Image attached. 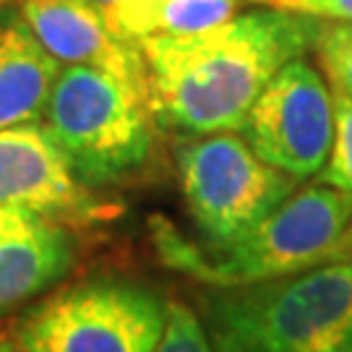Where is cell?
Masks as SVG:
<instances>
[{
  "instance_id": "12",
  "label": "cell",
  "mask_w": 352,
  "mask_h": 352,
  "mask_svg": "<svg viewBox=\"0 0 352 352\" xmlns=\"http://www.w3.org/2000/svg\"><path fill=\"white\" fill-rule=\"evenodd\" d=\"M232 16H238V0H113L104 8L110 29L133 45L199 34Z\"/></svg>"
},
{
  "instance_id": "15",
  "label": "cell",
  "mask_w": 352,
  "mask_h": 352,
  "mask_svg": "<svg viewBox=\"0 0 352 352\" xmlns=\"http://www.w3.org/2000/svg\"><path fill=\"white\" fill-rule=\"evenodd\" d=\"M151 352H217L204 329V321L186 302H167V321Z\"/></svg>"
},
{
  "instance_id": "5",
  "label": "cell",
  "mask_w": 352,
  "mask_h": 352,
  "mask_svg": "<svg viewBox=\"0 0 352 352\" xmlns=\"http://www.w3.org/2000/svg\"><path fill=\"white\" fill-rule=\"evenodd\" d=\"M177 177L190 219L209 248H225L300 188L266 164L238 131L193 136L177 146Z\"/></svg>"
},
{
  "instance_id": "13",
  "label": "cell",
  "mask_w": 352,
  "mask_h": 352,
  "mask_svg": "<svg viewBox=\"0 0 352 352\" xmlns=\"http://www.w3.org/2000/svg\"><path fill=\"white\" fill-rule=\"evenodd\" d=\"M314 52L331 91L352 100V21H321Z\"/></svg>"
},
{
  "instance_id": "8",
  "label": "cell",
  "mask_w": 352,
  "mask_h": 352,
  "mask_svg": "<svg viewBox=\"0 0 352 352\" xmlns=\"http://www.w3.org/2000/svg\"><path fill=\"white\" fill-rule=\"evenodd\" d=\"M0 206H19L60 222L100 212L42 123L0 131Z\"/></svg>"
},
{
  "instance_id": "3",
  "label": "cell",
  "mask_w": 352,
  "mask_h": 352,
  "mask_svg": "<svg viewBox=\"0 0 352 352\" xmlns=\"http://www.w3.org/2000/svg\"><path fill=\"white\" fill-rule=\"evenodd\" d=\"M149 97L89 65H63L42 113V128L84 186L136 175L154 151Z\"/></svg>"
},
{
  "instance_id": "20",
  "label": "cell",
  "mask_w": 352,
  "mask_h": 352,
  "mask_svg": "<svg viewBox=\"0 0 352 352\" xmlns=\"http://www.w3.org/2000/svg\"><path fill=\"white\" fill-rule=\"evenodd\" d=\"M248 3H258V6H269V8H274L279 0H248Z\"/></svg>"
},
{
  "instance_id": "11",
  "label": "cell",
  "mask_w": 352,
  "mask_h": 352,
  "mask_svg": "<svg viewBox=\"0 0 352 352\" xmlns=\"http://www.w3.org/2000/svg\"><path fill=\"white\" fill-rule=\"evenodd\" d=\"M60 68L19 8L0 11V131L42 120Z\"/></svg>"
},
{
  "instance_id": "4",
  "label": "cell",
  "mask_w": 352,
  "mask_h": 352,
  "mask_svg": "<svg viewBox=\"0 0 352 352\" xmlns=\"http://www.w3.org/2000/svg\"><path fill=\"white\" fill-rule=\"evenodd\" d=\"M350 217L352 193L314 180L232 245L201 251L170 235L162 243V253L173 266L209 287L266 282L331 264V253Z\"/></svg>"
},
{
  "instance_id": "14",
  "label": "cell",
  "mask_w": 352,
  "mask_h": 352,
  "mask_svg": "<svg viewBox=\"0 0 352 352\" xmlns=\"http://www.w3.org/2000/svg\"><path fill=\"white\" fill-rule=\"evenodd\" d=\"M331 94H334V141L327 164L316 175V180L352 193V100L342 91Z\"/></svg>"
},
{
  "instance_id": "18",
  "label": "cell",
  "mask_w": 352,
  "mask_h": 352,
  "mask_svg": "<svg viewBox=\"0 0 352 352\" xmlns=\"http://www.w3.org/2000/svg\"><path fill=\"white\" fill-rule=\"evenodd\" d=\"M0 352H21V347H19L16 337L6 334L3 329H0Z\"/></svg>"
},
{
  "instance_id": "1",
  "label": "cell",
  "mask_w": 352,
  "mask_h": 352,
  "mask_svg": "<svg viewBox=\"0 0 352 352\" xmlns=\"http://www.w3.org/2000/svg\"><path fill=\"white\" fill-rule=\"evenodd\" d=\"M318 26L314 16L256 8L199 34L141 42L157 123L188 139L243 131L269 81L314 50Z\"/></svg>"
},
{
  "instance_id": "9",
  "label": "cell",
  "mask_w": 352,
  "mask_h": 352,
  "mask_svg": "<svg viewBox=\"0 0 352 352\" xmlns=\"http://www.w3.org/2000/svg\"><path fill=\"white\" fill-rule=\"evenodd\" d=\"M19 13L60 65L113 74L149 97V68L141 47L118 37L91 0H24Z\"/></svg>"
},
{
  "instance_id": "21",
  "label": "cell",
  "mask_w": 352,
  "mask_h": 352,
  "mask_svg": "<svg viewBox=\"0 0 352 352\" xmlns=\"http://www.w3.org/2000/svg\"><path fill=\"white\" fill-rule=\"evenodd\" d=\"M91 3H94V6H97V8H102V11H104V8H107V6H110V3H113V0H91Z\"/></svg>"
},
{
  "instance_id": "6",
  "label": "cell",
  "mask_w": 352,
  "mask_h": 352,
  "mask_svg": "<svg viewBox=\"0 0 352 352\" xmlns=\"http://www.w3.org/2000/svg\"><path fill=\"white\" fill-rule=\"evenodd\" d=\"M167 302L131 282H87L58 289L16 327L21 352H151Z\"/></svg>"
},
{
  "instance_id": "19",
  "label": "cell",
  "mask_w": 352,
  "mask_h": 352,
  "mask_svg": "<svg viewBox=\"0 0 352 352\" xmlns=\"http://www.w3.org/2000/svg\"><path fill=\"white\" fill-rule=\"evenodd\" d=\"M21 3H24V0H0V11H3V8H19Z\"/></svg>"
},
{
  "instance_id": "10",
  "label": "cell",
  "mask_w": 352,
  "mask_h": 352,
  "mask_svg": "<svg viewBox=\"0 0 352 352\" xmlns=\"http://www.w3.org/2000/svg\"><path fill=\"white\" fill-rule=\"evenodd\" d=\"M74 264L76 240L65 222L0 206V316L58 285Z\"/></svg>"
},
{
  "instance_id": "17",
  "label": "cell",
  "mask_w": 352,
  "mask_h": 352,
  "mask_svg": "<svg viewBox=\"0 0 352 352\" xmlns=\"http://www.w3.org/2000/svg\"><path fill=\"white\" fill-rule=\"evenodd\" d=\"M344 261H352V217L344 227V232H342L337 248L331 253V264H344Z\"/></svg>"
},
{
  "instance_id": "2",
  "label": "cell",
  "mask_w": 352,
  "mask_h": 352,
  "mask_svg": "<svg viewBox=\"0 0 352 352\" xmlns=\"http://www.w3.org/2000/svg\"><path fill=\"white\" fill-rule=\"evenodd\" d=\"M201 314L217 352H352V261L212 287Z\"/></svg>"
},
{
  "instance_id": "16",
  "label": "cell",
  "mask_w": 352,
  "mask_h": 352,
  "mask_svg": "<svg viewBox=\"0 0 352 352\" xmlns=\"http://www.w3.org/2000/svg\"><path fill=\"white\" fill-rule=\"evenodd\" d=\"M274 8L314 16L321 21H352V0H279Z\"/></svg>"
},
{
  "instance_id": "7",
  "label": "cell",
  "mask_w": 352,
  "mask_h": 352,
  "mask_svg": "<svg viewBox=\"0 0 352 352\" xmlns=\"http://www.w3.org/2000/svg\"><path fill=\"white\" fill-rule=\"evenodd\" d=\"M243 139L298 183L324 170L334 141V94L308 58L287 63L269 81L245 118Z\"/></svg>"
}]
</instances>
